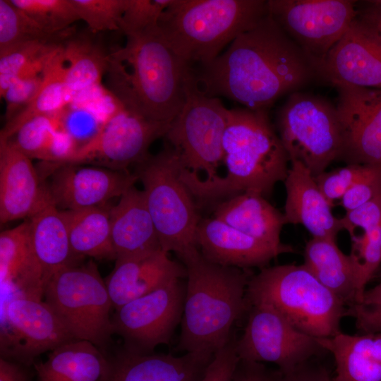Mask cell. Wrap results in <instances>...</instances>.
I'll return each instance as SVG.
<instances>
[{"instance_id": "ba28073f", "label": "cell", "mask_w": 381, "mask_h": 381, "mask_svg": "<svg viewBox=\"0 0 381 381\" xmlns=\"http://www.w3.org/2000/svg\"><path fill=\"white\" fill-rule=\"evenodd\" d=\"M44 301L75 339L89 341L101 350L109 344L114 334L113 306L105 281L92 261L55 272L46 284Z\"/></svg>"}, {"instance_id": "8992f818", "label": "cell", "mask_w": 381, "mask_h": 381, "mask_svg": "<svg viewBox=\"0 0 381 381\" xmlns=\"http://www.w3.org/2000/svg\"><path fill=\"white\" fill-rule=\"evenodd\" d=\"M246 298L251 305L267 306L299 331L315 338L341 332L346 304L322 285L303 265L261 268L250 277Z\"/></svg>"}, {"instance_id": "d6a6232c", "label": "cell", "mask_w": 381, "mask_h": 381, "mask_svg": "<svg viewBox=\"0 0 381 381\" xmlns=\"http://www.w3.org/2000/svg\"><path fill=\"white\" fill-rule=\"evenodd\" d=\"M61 44L49 57L43 70L42 85L34 99L6 122L0 138L10 139L18 129L32 118L60 113L73 101L64 80L65 61Z\"/></svg>"}, {"instance_id": "816d5d0a", "label": "cell", "mask_w": 381, "mask_h": 381, "mask_svg": "<svg viewBox=\"0 0 381 381\" xmlns=\"http://www.w3.org/2000/svg\"><path fill=\"white\" fill-rule=\"evenodd\" d=\"M361 304L368 306L381 305V283L365 291Z\"/></svg>"}, {"instance_id": "d590c367", "label": "cell", "mask_w": 381, "mask_h": 381, "mask_svg": "<svg viewBox=\"0 0 381 381\" xmlns=\"http://www.w3.org/2000/svg\"><path fill=\"white\" fill-rule=\"evenodd\" d=\"M72 30L50 35L42 30L10 0H0V51L32 40L63 42L71 37Z\"/></svg>"}, {"instance_id": "3957f363", "label": "cell", "mask_w": 381, "mask_h": 381, "mask_svg": "<svg viewBox=\"0 0 381 381\" xmlns=\"http://www.w3.org/2000/svg\"><path fill=\"white\" fill-rule=\"evenodd\" d=\"M126 37L123 46L108 54L111 93L141 116L170 123L183 105L193 68L169 47L158 26Z\"/></svg>"}, {"instance_id": "9a60e30c", "label": "cell", "mask_w": 381, "mask_h": 381, "mask_svg": "<svg viewBox=\"0 0 381 381\" xmlns=\"http://www.w3.org/2000/svg\"><path fill=\"white\" fill-rule=\"evenodd\" d=\"M1 357L30 364L42 353L75 339L43 300L16 297L4 302Z\"/></svg>"}, {"instance_id": "b9f144b4", "label": "cell", "mask_w": 381, "mask_h": 381, "mask_svg": "<svg viewBox=\"0 0 381 381\" xmlns=\"http://www.w3.org/2000/svg\"><path fill=\"white\" fill-rule=\"evenodd\" d=\"M43 70L30 73L16 79L1 95L6 103V122L16 116L34 99L43 83Z\"/></svg>"}, {"instance_id": "bcb514c9", "label": "cell", "mask_w": 381, "mask_h": 381, "mask_svg": "<svg viewBox=\"0 0 381 381\" xmlns=\"http://www.w3.org/2000/svg\"><path fill=\"white\" fill-rule=\"evenodd\" d=\"M346 315L354 318L356 327L362 334L381 332V305L354 304L347 308Z\"/></svg>"}, {"instance_id": "681fc988", "label": "cell", "mask_w": 381, "mask_h": 381, "mask_svg": "<svg viewBox=\"0 0 381 381\" xmlns=\"http://www.w3.org/2000/svg\"><path fill=\"white\" fill-rule=\"evenodd\" d=\"M0 381H29L25 370L16 363L0 358Z\"/></svg>"}, {"instance_id": "8fae6325", "label": "cell", "mask_w": 381, "mask_h": 381, "mask_svg": "<svg viewBox=\"0 0 381 381\" xmlns=\"http://www.w3.org/2000/svg\"><path fill=\"white\" fill-rule=\"evenodd\" d=\"M269 13L303 52L316 73L357 17L349 0H268Z\"/></svg>"}, {"instance_id": "8d00e7d4", "label": "cell", "mask_w": 381, "mask_h": 381, "mask_svg": "<svg viewBox=\"0 0 381 381\" xmlns=\"http://www.w3.org/2000/svg\"><path fill=\"white\" fill-rule=\"evenodd\" d=\"M42 30L60 35L80 20L71 0H10Z\"/></svg>"}, {"instance_id": "83f0119b", "label": "cell", "mask_w": 381, "mask_h": 381, "mask_svg": "<svg viewBox=\"0 0 381 381\" xmlns=\"http://www.w3.org/2000/svg\"><path fill=\"white\" fill-rule=\"evenodd\" d=\"M303 265L346 306L361 304L355 265L336 239L312 237L306 244Z\"/></svg>"}, {"instance_id": "484cf974", "label": "cell", "mask_w": 381, "mask_h": 381, "mask_svg": "<svg viewBox=\"0 0 381 381\" xmlns=\"http://www.w3.org/2000/svg\"><path fill=\"white\" fill-rule=\"evenodd\" d=\"M109 217L116 260L162 249L143 190H126L109 208Z\"/></svg>"}, {"instance_id": "7c38bea8", "label": "cell", "mask_w": 381, "mask_h": 381, "mask_svg": "<svg viewBox=\"0 0 381 381\" xmlns=\"http://www.w3.org/2000/svg\"><path fill=\"white\" fill-rule=\"evenodd\" d=\"M186 287L183 279H175L116 310L114 334L123 339V348L150 353L157 346L169 344L182 320Z\"/></svg>"}, {"instance_id": "d4e9b609", "label": "cell", "mask_w": 381, "mask_h": 381, "mask_svg": "<svg viewBox=\"0 0 381 381\" xmlns=\"http://www.w3.org/2000/svg\"><path fill=\"white\" fill-rule=\"evenodd\" d=\"M0 278L1 291L13 298H44L45 282L32 250L28 219L0 234Z\"/></svg>"}, {"instance_id": "f5cc1de1", "label": "cell", "mask_w": 381, "mask_h": 381, "mask_svg": "<svg viewBox=\"0 0 381 381\" xmlns=\"http://www.w3.org/2000/svg\"><path fill=\"white\" fill-rule=\"evenodd\" d=\"M321 381H333V380L331 378L328 371L325 368H323V369H322Z\"/></svg>"}, {"instance_id": "30bf717a", "label": "cell", "mask_w": 381, "mask_h": 381, "mask_svg": "<svg viewBox=\"0 0 381 381\" xmlns=\"http://www.w3.org/2000/svg\"><path fill=\"white\" fill-rule=\"evenodd\" d=\"M229 109L218 97L202 92L192 69L186 87V99L170 123L164 138L179 154L186 169L205 179L219 176L223 163V138Z\"/></svg>"}, {"instance_id": "f35d334b", "label": "cell", "mask_w": 381, "mask_h": 381, "mask_svg": "<svg viewBox=\"0 0 381 381\" xmlns=\"http://www.w3.org/2000/svg\"><path fill=\"white\" fill-rule=\"evenodd\" d=\"M80 20L97 33L120 31L128 0H71Z\"/></svg>"}, {"instance_id": "60d3db41", "label": "cell", "mask_w": 381, "mask_h": 381, "mask_svg": "<svg viewBox=\"0 0 381 381\" xmlns=\"http://www.w3.org/2000/svg\"><path fill=\"white\" fill-rule=\"evenodd\" d=\"M374 165L347 164L314 177L320 191L332 207L334 202L344 195L359 180L364 177Z\"/></svg>"}, {"instance_id": "5b68a950", "label": "cell", "mask_w": 381, "mask_h": 381, "mask_svg": "<svg viewBox=\"0 0 381 381\" xmlns=\"http://www.w3.org/2000/svg\"><path fill=\"white\" fill-rule=\"evenodd\" d=\"M268 13L265 0H172L158 29L180 59L199 68L212 62Z\"/></svg>"}, {"instance_id": "f6af8a7d", "label": "cell", "mask_w": 381, "mask_h": 381, "mask_svg": "<svg viewBox=\"0 0 381 381\" xmlns=\"http://www.w3.org/2000/svg\"><path fill=\"white\" fill-rule=\"evenodd\" d=\"M340 220L343 230L347 231L351 237L357 228L365 231L381 226V195L346 212Z\"/></svg>"}, {"instance_id": "9c48e42d", "label": "cell", "mask_w": 381, "mask_h": 381, "mask_svg": "<svg viewBox=\"0 0 381 381\" xmlns=\"http://www.w3.org/2000/svg\"><path fill=\"white\" fill-rule=\"evenodd\" d=\"M279 136L290 162L301 163L313 177L339 159L341 131L336 107L307 93L291 94L277 116Z\"/></svg>"}, {"instance_id": "836d02e7", "label": "cell", "mask_w": 381, "mask_h": 381, "mask_svg": "<svg viewBox=\"0 0 381 381\" xmlns=\"http://www.w3.org/2000/svg\"><path fill=\"white\" fill-rule=\"evenodd\" d=\"M63 52L65 83L74 100L99 85L107 71L108 54L88 40L71 37L64 42Z\"/></svg>"}, {"instance_id": "ab89813d", "label": "cell", "mask_w": 381, "mask_h": 381, "mask_svg": "<svg viewBox=\"0 0 381 381\" xmlns=\"http://www.w3.org/2000/svg\"><path fill=\"white\" fill-rule=\"evenodd\" d=\"M172 0H128L120 31L126 36L139 34L158 26L164 11Z\"/></svg>"}, {"instance_id": "ffe728a7", "label": "cell", "mask_w": 381, "mask_h": 381, "mask_svg": "<svg viewBox=\"0 0 381 381\" xmlns=\"http://www.w3.org/2000/svg\"><path fill=\"white\" fill-rule=\"evenodd\" d=\"M115 261L105 280L115 310L173 279L187 277L185 265L171 259L162 249Z\"/></svg>"}, {"instance_id": "7dc6e473", "label": "cell", "mask_w": 381, "mask_h": 381, "mask_svg": "<svg viewBox=\"0 0 381 381\" xmlns=\"http://www.w3.org/2000/svg\"><path fill=\"white\" fill-rule=\"evenodd\" d=\"M231 381H272V373L261 363L239 360Z\"/></svg>"}, {"instance_id": "74e56055", "label": "cell", "mask_w": 381, "mask_h": 381, "mask_svg": "<svg viewBox=\"0 0 381 381\" xmlns=\"http://www.w3.org/2000/svg\"><path fill=\"white\" fill-rule=\"evenodd\" d=\"M351 238L352 246L349 255L356 270L361 304L365 286L381 263V226L365 230L361 235Z\"/></svg>"}, {"instance_id": "f1b7e54d", "label": "cell", "mask_w": 381, "mask_h": 381, "mask_svg": "<svg viewBox=\"0 0 381 381\" xmlns=\"http://www.w3.org/2000/svg\"><path fill=\"white\" fill-rule=\"evenodd\" d=\"M109 359L92 342L74 339L54 349L35 363L38 381H102Z\"/></svg>"}, {"instance_id": "ee69618b", "label": "cell", "mask_w": 381, "mask_h": 381, "mask_svg": "<svg viewBox=\"0 0 381 381\" xmlns=\"http://www.w3.org/2000/svg\"><path fill=\"white\" fill-rule=\"evenodd\" d=\"M234 332L229 341L213 356L201 381H231L239 358Z\"/></svg>"}, {"instance_id": "7a4b0ae2", "label": "cell", "mask_w": 381, "mask_h": 381, "mask_svg": "<svg viewBox=\"0 0 381 381\" xmlns=\"http://www.w3.org/2000/svg\"><path fill=\"white\" fill-rule=\"evenodd\" d=\"M222 146L224 176L207 180L181 169V180L200 203L219 202L246 192L266 198L284 181L290 160L265 111L229 109Z\"/></svg>"}, {"instance_id": "6da1fadb", "label": "cell", "mask_w": 381, "mask_h": 381, "mask_svg": "<svg viewBox=\"0 0 381 381\" xmlns=\"http://www.w3.org/2000/svg\"><path fill=\"white\" fill-rule=\"evenodd\" d=\"M199 89L253 111L308 84L316 71L270 13L239 35L212 62L193 68Z\"/></svg>"}, {"instance_id": "44dd1931", "label": "cell", "mask_w": 381, "mask_h": 381, "mask_svg": "<svg viewBox=\"0 0 381 381\" xmlns=\"http://www.w3.org/2000/svg\"><path fill=\"white\" fill-rule=\"evenodd\" d=\"M213 356L139 353L123 348L109 359L102 381H201Z\"/></svg>"}, {"instance_id": "e0dca14e", "label": "cell", "mask_w": 381, "mask_h": 381, "mask_svg": "<svg viewBox=\"0 0 381 381\" xmlns=\"http://www.w3.org/2000/svg\"><path fill=\"white\" fill-rule=\"evenodd\" d=\"M342 147L347 164H381V89L334 86Z\"/></svg>"}, {"instance_id": "2e32d148", "label": "cell", "mask_w": 381, "mask_h": 381, "mask_svg": "<svg viewBox=\"0 0 381 381\" xmlns=\"http://www.w3.org/2000/svg\"><path fill=\"white\" fill-rule=\"evenodd\" d=\"M46 183L52 203L60 210L101 207L121 197L138 181L126 170H114L95 165L42 162Z\"/></svg>"}, {"instance_id": "7bdbcfd3", "label": "cell", "mask_w": 381, "mask_h": 381, "mask_svg": "<svg viewBox=\"0 0 381 381\" xmlns=\"http://www.w3.org/2000/svg\"><path fill=\"white\" fill-rule=\"evenodd\" d=\"M381 195V164L355 183L341 198L340 205L346 212L356 209Z\"/></svg>"}, {"instance_id": "52a82bcc", "label": "cell", "mask_w": 381, "mask_h": 381, "mask_svg": "<svg viewBox=\"0 0 381 381\" xmlns=\"http://www.w3.org/2000/svg\"><path fill=\"white\" fill-rule=\"evenodd\" d=\"M182 167L179 152L167 143L137 164L135 171L162 250L174 252L179 260L199 250L195 233L201 219L194 198L181 179Z\"/></svg>"}, {"instance_id": "cb8c5ba5", "label": "cell", "mask_w": 381, "mask_h": 381, "mask_svg": "<svg viewBox=\"0 0 381 381\" xmlns=\"http://www.w3.org/2000/svg\"><path fill=\"white\" fill-rule=\"evenodd\" d=\"M214 217L281 254L294 251L281 242L280 234L286 224L284 213L260 194L246 192L222 200L217 203Z\"/></svg>"}, {"instance_id": "c3c4849f", "label": "cell", "mask_w": 381, "mask_h": 381, "mask_svg": "<svg viewBox=\"0 0 381 381\" xmlns=\"http://www.w3.org/2000/svg\"><path fill=\"white\" fill-rule=\"evenodd\" d=\"M322 369L307 362L288 372L272 373V381H321Z\"/></svg>"}, {"instance_id": "e575fe53", "label": "cell", "mask_w": 381, "mask_h": 381, "mask_svg": "<svg viewBox=\"0 0 381 381\" xmlns=\"http://www.w3.org/2000/svg\"><path fill=\"white\" fill-rule=\"evenodd\" d=\"M64 42L32 40L0 51V96L16 79L43 70L50 55Z\"/></svg>"}, {"instance_id": "1f68e13d", "label": "cell", "mask_w": 381, "mask_h": 381, "mask_svg": "<svg viewBox=\"0 0 381 381\" xmlns=\"http://www.w3.org/2000/svg\"><path fill=\"white\" fill-rule=\"evenodd\" d=\"M104 207L60 210L67 226L72 251L81 259L87 256L116 260L109 209Z\"/></svg>"}, {"instance_id": "7402d4cb", "label": "cell", "mask_w": 381, "mask_h": 381, "mask_svg": "<svg viewBox=\"0 0 381 381\" xmlns=\"http://www.w3.org/2000/svg\"><path fill=\"white\" fill-rule=\"evenodd\" d=\"M195 241L208 261L242 269L263 268L281 253L257 239L212 217L201 219Z\"/></svg>"}, {"instance_id": "ac0fdd59", "label": "cell", "mask_w": 381, "mask_h": 381, "mask_svg": "<svg viewBox=\"0 0 381 381\" xmlns=\"http://www.w3.org/2000/svg\"><path fill=\"white\" fill-rule=\"evenodd\" d=\"M334 86L381 89V35L357 17L317 71Z\"/></svg>"}, {"instance_id": "f907efd6", "label": "cell", "mask_w": 381, "mask_h": 381, "mask_svg": "<svg viewBox=\"0 0 381 381\" xmlns=\"http://www.w3.org/2000/svg\"><path fill=\"white\" fill-rule=\"evenodd\" d=\"M373 4L361 18L381 35V1H373Z\"/></svg>"}, {"instance_id": "4dcf8cb0", "label": "cell", "mask_w": 381, "mask_h": 381, "mask_svg": "<svg viewBox=\"0 0 381 381\" xmlns=\"http://www.w3.org/2000/svg\"><path fill=\"white\" fill-rule=\"evenodd\" d=\"M10 140L31 159H37L42 162H66L78 147L73 137L62 127L60 113L30 119Z\"/></svg>"}, {"instance_id": "4fadbf2b", "label": "cell", "mask_w": 381, "mask_h": 381, "mask_svg": "<svg viewBox=\"0 0 381 381\" xmlns=\"http://www.w3.org/2000/svg\"><path fill=\"white\" fill-rule=\"evenodd\" d=\"M248 311L243 334L236 343L239 360L272 363L285 373L327 351L315 337L293 327L273 308L251 305Z\"/></svg>"}, {"instance_id": "277c9868", "label": "cell", "mask_w": 381, "mask_h": 381, "mask_svg": "<svg viewBox=\"0 0 381 381\" xmlns=\"http://www.w3.org/2000/svg\"><path fill=\"white\" fill-rule=\"evenodd\" d=\"M187 271L177 349L214 355L230 339L236 321L248 310V269L217 265L197 250L181 260Z\"/></svg>"}, {"instance_id": "f546056e", "label": "cell", "mask_w": 381, "mask_h": 381, "mask_svg": "<svg viewBox=\"0 0 381 381\" xmlns=\"http://www.w3.org/2000/svg\"><path fill=\"white\" fill-rule=\"evenodd\" d=\"M316 339L334 356L333 381H381V354L370 334L340 332L331 337Z\"/></svg>"}, {"instance_id": "4316f807", "label": "cell", "mask_w": 381, "mask_h": 381, "mask_svg": "<svg viewBox=\"0 0 381 381\" xmlns=\"http://www.w3.org/2000/svg\"><path fill=\"white\" fill-rule=\"evenodd\" d=\"M28 220L32 250L42 271L46 286L55 272L80 264L81 258L73 253L66 222L60 210L52 202Z\"/></svg>"}, {"instance_id": "5bb4252c", "label": "cell", "mask_w": 381, "mask_h": 381, "mask_svg": "<svg viewBox=\"0 0 381 381\" xmlns=\"http://www.w3.org/2000/svg\"><path fill=\"white\" fill-rule=\"evenodd\" d=\"M169 125L148 120L118 102L98 133L64 163L126 170L129 165L149 156L150 146L164 137Z\"/></svg>"}, {"instance_id": "603a6c76", "label": "cell", "mask_w": 381, "mask_h": 381, "mask_svg": "<svg viewBox=\"0 0 381 381\" xmlns=\"http://www.w3.org/2000/svg\"><path fill=\"white\" fill-rule=\"evenodd\" d=\"M284 182L286 224L303 225L313 237L336 239L343 230L340 218L334 216L310 171L299 162L292 161Z\"/></svg>"}, {"instance_id": "d6986e66", "label": "cell", "mask_w": 381, "mask_h": 381, "mask_svg": "<svg viewBox=\"0 0 381 381\" xmlns=\"http://www.w3.org/2000/svg\"><path fill=\"white\" fill-rule=\"evenodd\" d=\"M10 139L0 138V222L29 218L52 202L45 183Z\"/></svg>"}]
</instances>
